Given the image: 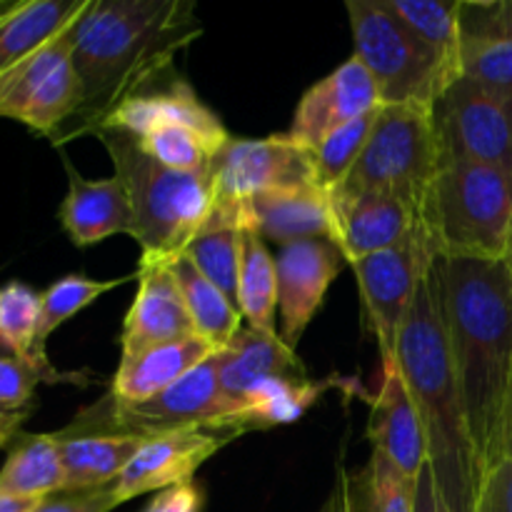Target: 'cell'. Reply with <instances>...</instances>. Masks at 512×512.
<instances>
[{"instance_id":"ba28073f","label":"cell","mask_w":512,"mask_h":512,"mask_svg":"<svg viewBox=\"0 0 512 512\" xmlns=\"http://www.w3.org/2000/svg\"><path fill=\"white\" fill-rule=\"evenodd\" d=\"M355 55L363 60L378 88L380 105L433 108L453 80L433 53L385 8L383 0L345 3Z\"/></svg>"},{"instance_id":"9c48e42d","label":"cell","mask_w":512,"mask_h":512,"mask_svg":"<svg viewBox=\"0 0 512 512\" xmlns=\"http://www.w3.org/2000/svg\"><path fill=\"white\" fill-rule=\"evenodd\" d=\"M438 170L440 153L430 108L383 105L363 155L338 188L398 195L420 218L425 193Z\"/></svg>"},{"instance_id":"2e32d148","label":"cell","mask_w":512,"mask_h":512,"mask_svg":"<svg viewBox=\"0 0 512 512\" xmlns=\"http://www.w3.org/2000/svg\"><path fill=\"white\" fill-rule=\"evenodd\" d=\"M378 108L383 105L375 80L370 78L363 60L350 55L333 73L305 90L285 135L300 148L315 150L330 133Z\"/></svg>"},{"instance_id":"b9f144b4","label":"cell","mask_w":512,"mask_h":512,"mask_svg":"<svg viewBox=\"0 0 512 512\" xmlns=\"http://www.w3.org/2000/svg\"><path fill=\"white\" fill-rule=\"evenodd\" d=\"M415 512H450L445 500L440 498L438 485H435V478L428 465L423 468L418 485H415Z\"/></svg>"},{"instance_id":"d6986e66","label":"cell","mask_w":512,"mask_h":512,"mask_svg":"<svg viewBox=\"0 0 512 512\" xmlns=\"http://www.w3.org/2000/svg\"><path fill=\"white\" fill-rule=\"evenodd\" d=\"M368 438L375 453L383 455L410 480H418L428 465L423 425L395 360L383 363L378 395L370 403Z\"/></svg>"},{"instance_id":"ab89813d","label":"cell","mask_w":512,"mask_h":512,"mask_svg":"<svg viewBox=\"0 0 512 512\" xmlns=\"http://www.w3.org/2000/svg\"><path fill=\"white\" fill-rule=\"evenodd\" d=\"M205 493L195 480L183 485H173L153 495L143 512H203Z\"/></svg>"},{"instance_id":"ac0fdd59","label":"cell","mask_w":512,"mask_h":512,"mask_svg":"<svg viewBox=\"0 0 512 512\" xmlns=\"http://www.w3.org/2000/svg\"><path fill=\"white\" fill-rule=\"evenodd\" d=\"M135 278L138 293L120 330V358L198 335L170 263H138Z\"/></svg>"},{"instance_id":"603a6c76","label":"cell","mask_w":512,"mask_h":512,"mask_svg":"<svg viewBox=\"0 0 512 512\" xmlns=\"http://www.w3.org/2000/svg\"><path fill=\"white\" fill-rule=\"evenodd\" d=\"M220 390L233 408L238 428V415L243 400L260 388L263 383L275 378L305 380L308 370L300 363L298 350L288 348L280 335L260 333V330L243 325L233 343L220 350ZM240 430V428H238Z\"/></svg>"},{"instance_id":"277c9868","label":"cell","mask_w":512,"mask_h":512,"mask_svg":"<svg viewBox=\"0 0 512 512\" xmlns=\"http://www.w3.org/2000/svg\"><path fill=\"white\" fill-rule=\"evenodd\" d=\"M95 138L105 145L115 175L130 195L140 263L180 258L210 218L215 203L213 170L183 173L165 168L140 148L133 135L118 128L98 130Z\"/></svg>"},{"instance_id":"681fc988","label":"cell","mask_w":512,"mask_h":512,"mask_svg":"<svg viewBox=\"0 0 512 512\" xmlns=\"http://www.w3.org/2000/svg\"><path fill=\"white\" fill-rule=\"evenodd\" d=\"M0 18H3V15H0Z\"/></svg>"},{"instance_id":"74e56055","label":"cell","mask_w":512,"mask_h":512,"mask_svg":"<svg viewBox=\"0 0 512 512\" xmlns=\"http://www.w3.org/2000/svg\"><path fill=\"white\" fill-rule=\"evenodd\" d=\"M115 498V483L98 490H85V493H58L53 498H45L35 512H110L118 508Z\"/></svg>"},{"instance_id":"f546056e","label":"cell","mask_w":512,"mask_h":512,"mask_svg":"<svg viewBox=\"0 0 512 512\" xmlns=\"http://www.w3.org/2000/svg\"><path fill=\"white\" fill-rule=\"evenodd\" d=\"M333 388V380H293L275 378L255 388L240 405L238 428L243 433L248 430H265L273 425H288L303 418L315 403L325 395V390Z\"/></svg>"},{"instance_id":"ffe728a7","label":"cell","mask_w":512,"mask_h":512,"mask_svg":"<svg viewBox=\"0 0 512 512\" xmlns=\"http://www.w3.org/2000/svg\"><path fill=\"white\" fill-rule=\"evenodd\" d=\"M460 75L512 90V0H460Z\"/></svg>"},{"instance_id":"8fae6325","label":"cell","mask_w":512,"mask_h":512,"mask_svg":"<svg viewBox=\"0 0 512 512\" xmlns=\"http://www.w3.org/2000/svg\"><path fill=\"white\" fill-rule=\"evenodd\" d=\"M435 258L438 255L418 223L403 243L350 263L358 280L365 325L378 340L383 363L395 360L405 315Z\"/></svg>"},{"instance_id":"4316f807","label":"cell","mask_w":512,"mask_h":512,"mask_svg":"<svg viewBox=\"0 0 512 512\" xmlns=\"http://www.w3.org/2000/svg\"><path fill=\"white\" fill-rule=\"evenodd\" d=\"M0 493L38 500L65 493V470L55 433L20 430L15 435L0 468Z\"/></svg>"},{"instance_id":"3957f363","label":"cell","mask_w":512,"mask_h":512,"mask_svg":"<svg viewBox=\"0 0 512 512\" xmlns=\"http://www.w3.org/2000/svg\"><path fill=\"white\" fill-rule=\"evenodd\" d=\"M395 363L408 383L428 445V468L450 512H478L483 468L470 435L463 393L440 305L435 260L398 335Z\"/></svg>"},{"instance_id":"7a4b0ae2","label":"cell","mask_w":512,"mask_h":512,"mask_svg":"<svg viewBox=\"0 0 512 512\" xmlns=\"http://www.w3.org/2000/svg\"><path fill=\"white\" fill-rule=\"evenodd\" d=\"M450 355L483 475L512 445V275L505 258H435Z\"/></svg>"},{"instance_id":"7dc6e473","label":"cell","mask_w":512,"mask_h":512,"mask_svg":"<svg viewBox=\"0 0 512 512\" xmlns=\"http://www.w3.org/2000/svg\"><path fill=\"white\" fill-rule=\"evenodd\" d=\"M323 512H333V505H330V500H328V505L323 508Z\"/></svg>"},{"instance_id":"f35d334b","label":"cell","mask_w":512,"mask_h":512,"mask_svg":"<svg viewBox=\"0 0 512 512\" xmlns=\"http://www.w3.org/2000/svg\"><path fill=\"white\" fill-rule=\"evenodd\" d=\"M478 512H512V458L485 473Z\"/></svg>"},{"instance_id":"d4e9b609","label":"cell","mask_w":512,"mask_h":512,"mask_svg":"<svg viewBox=\"0 0 512 512\" xmlns=\"http://www.w3.org/2000/svg\"><path fill=\"white\" fill-rule=\"evenodd\" d=\"M55 440L65 470V493H85L115 483L148 438L58 430Z\"/></svg>"},{"instance_id":"83f0119b","label":"cell","mask_w":512,"mask_h":512,"mask_svg":"<svg viewBox=\"0 0 512 512\" xmlns=\"http://www.w3.org/2000/svg\"><path fill=\"white\" fill-rule=\"evenodd\" d=\"M170 270H173L175 283L183 293L195 333L213 343L218 350L228 348L245 325L240 310L185 255L170 260Z\"/></svg>"},{"instance_id":"cb8c5ba5","label":"cell","mask_w":512,"mask_h":512,"mask_svg":"<svg viewBox=\"0 0 512 512\" xmlns=\"http://www.w3.org/2000/svg\"><path fill=\"white\" fill-rule=\"evenodd\" d=\"M218 353L213 343H208L200 335L173 343L155 345L143 350L133 358H120L118 370L110 383V398L123 405L143 403L155 398L158 393L168 390L180 378L203 365L205 360Z\"/></svg>"},{"instance_id":"1f68e13d","label":"cell","mask_w":512,"mask_h":512,"mask_svg":"<svg viewBox=\"0 0 512 512\" xmlns=\"http://www.w3.org/2000/svg\"><path fill=\"white\" fill-rule=\"evenodd\" d=\"M245 235L248 230L208 220L183 253L235 308H238V280L245 253Z\"/></svg>"},{"instance_id":"d590c367","label":"cell","mask_w":512,"mask_h":512,"mask_svg":"<svg viewBox=\"0 0 512 512\" xmlns=\"http://www.w3.org/2000/svg\"><path fill=\"white\" fill-rule=\"evenodd\" d=\"M75 375L48 373L30 360L18 358L0 348V410L5 413H30L35 385L38 383H63Z\"/></svg>"},{"instance_id":"f6af8a7d","label":"cell","mask_w":512,"mask_h":512,"mask_svg":"<svg viewBox=\"0 0 512 512\" xmlns=\"http://www.w3.org/2000/svg\"><path fill=\"white\" fill-rule=\"evenodd\" d=\"M18 3H20V0H0V15L10 13V10H13Z\"/></svg>"},{"instance_id":"7bdbcfd3","label":"cell","mask_w":512,"mask_h":512,"mask_svg":"<svg viewBox=\"0 0 512 512\" xmlns=\"http://www.w3.org/2000/svg\"><path fill=\"white\" fill-rule=\"evenodd\" d=\"M30 413H5L0 410V448L13 443L15 435L23 428V420H28Z\"/></svg>"},{"instance_id":"5b68a950","label":"cell","mask_w":512,"mask_h":512,"mask_svg":"<svg viewBox=\"0 0 512 512\" xmlns=\"http://www.w3.org/2000/svg\"><path fill=\"white\" fill-rule=\"evenodd\" d=\"M418 223L435 255L505 258L512 233V175L480 163L440 165Z\"/></svg>"},{"instance_id":"60d3db41","label":"cell","mask_w":512,"mask_h":512,"mask_svg":"<svg viewBox=\"0 0 512 512\" xmlns=\"http://www.w3.org/2000/svg\"><path fill=\"white\" fill-rule=\"evenodd\" d=\"M333 512H368V490H365V473H348L345 468L338 470L333 498H330Z\"/></svg>"},{"instance_id":"c3c4849f","label":"cell","mask_w":512,"mask_h":512,"mask_svg":"<svg viewBox=\"0 0 512 512\" xmlns=\"http://www.w3.org/2000/svg\"><path fill=\"white\" fill-rule=\"evenodd\" d=\"M510 458H512V445H510Z\"/></svg>"},{"instance_id":"e0dca14e","label":"cell","mask_w":512,"mask_h":512,"mask_svg":"<svg viewBox=\"0 0 512 512\" xmlns=\"http://www.w3.org/2000/svg\"><path fill=\"white\" fill-rule=\"evenodd\" d=\"M333 218V245L345 260L373 255L403 243L418 225V213L398 195L380 190L335 188L328 193Z\"/></svg>"},{"instance_id":"836d02e7","label":"cell","mask_w":512,"mask_h":512,"mask_svg":"<svg viewBox=\"0 0 512 512\" xmlns=\"http://www.w3.org/2000/svg\"><path fill=\"white\" fill-rule=\"evenodd\" d=\"M135 275L115 280H93L88 275H65V278L55 280L48 290L40 293V330H38V348L45 353V343L50 335L68 323L73 315L93 305L95 300L103 298L110 290L120 288L128 283Z\"/></svg>"},{"instance_id":"9a60e30c","label":"cell","mask_w":512,"mask_h":512,"mask_svg":"<svg viewBox=\"0 0 512 512\" xmlns=\"http://www.w3.org/2000/svg\"><path fill=\"white\" fill-rule=\"evenodd\" d=\"M238 435L243 433L240 430L195 428L148 438L133 455L128 468L115 480V498L123 505L140 495L160 493L173 485L190 483L200 465Z\"/></svg>"},{"instance_id":"8d00e7d4","label":"cell","mask_w":512,"mask_h":512,"mask_svg":"<svg viewBox=\"0 0 512 512\" xmlns=\"http://www.w3.org/2000/svg\"><path fill=\"white\" fill-rule=\"evenodd\" d=\"M363 473L365 490H368V512H415L418 480H410L375 450Z\"/></svg>"},{"instance_id":"7c38bea8","label":"cell","mask_w":512,"mask_h":512,"mask_svg":"<svg viewBox=\"0 0 512 512\" xmlns=\"http://www.w3.org/2000/svg\"><path fill=\"white\" fill-rule=\"evenodd\" d=\"M70 25L0 75V118L23 123L48 140L73 118L80 105V83L70 53Z\"/></svg>"},{"instance_id":"484cf974","label":"cell","mask_w":512,"mask_h":512,"mask_svg":"<svg viewBox=\"0 0 512 512\" xmlns=\"http://www.w3.org/2000/svg\"><path fill=\"white\" fill-rule=\"evenodd\" d=\"M88 0H20L0 18V75L63 33Z\"/></svg>"},{"instance_id":"8992f818","label":"cell","mask_w":512,"mask_h":512,"mask_svg":"<svg viewBox=\"0 0 512 512\" xmlns=\"http://www.w3.org/2000/svg\"><path fill=\"white\" fill-rule=\"evenodd\" d=\"M103 128L125 130L150 158L183 173L213 170L218 153L233 138L185 80L125 100Z\"/></svg>"},{"instance_id":"bcb514c9","label":"cell","mask_w":512,"mask_h":512,"mask_svg":"<svg viewBox=\"0 0 512 512\" xmlns=\"http://www.w3.org/2000/svg\"><path fill=\"white\" fill-rule=\"evenodd\" d=\"M505 263H508L510 275H512V233H510V243H508V253H505Z\"/></svg>"},{"instance_id":"44dd1931","label":"cell","mask_w":512,"mask_h":512,"mask_svg":"<svg viewBox=\"0 0 512 512\" xmlns=\"http://www.w3.org/2000/svg\"><path fill=\"white\" fill-rule=\"evenodd\" d=\"M68 193L60 203L58 220L75 248H90L110 235L125 233L133 238L135 213L130 195L118 175L88 180L65 160Z\"/></svg>"},{"instance_id":"5bb4252c","label":"cell","mask_w":512,"mask_h":512,"mask_svg":"<svg viewBox=\"0 0 512 512\" xmlns=\"http://www.w3.org/2000/svg\"><path fill=\"white\" fill-rule=\"evenodd\" d=\"M345 265L348 260L330 240H298L278 248V335L288 348L298 350L300 338Z\"/></svg>"},{"instance_id":"e575fe53","label":"cell","mask_w":512,"mask_h":512,"mask_svg":"<svg viewBox=\"0 0 512 512\" xmlns=\"http://www.w3.org/2000/svg\"><path fill=\"white\" fill-rule=\"evenodd\" d=\"M378 110L338 128L313 150L315 173H318L320 188L330 193V190L338 188L348 178L350 170L355 168V163L363 155L365 145H368L375 118H378Z\"/></svg>"},{"instance_id":"52a82bcc","label":"cell","mask_w":512,"mask_h":512,"mask_svg":"<svg viewBox=\"0 0 512 512\" xmlns=\"http://www.w3.org/2000/svg\"><path fill=\"white\" fill-rule=\"evenodd\" d=\"M218 373L220 350L155 398L133 405L105 398L93 408H85L83 413L75 415L73 423L63 430L68 433L140 435V438H155V435L195 428L238 430L233 425V408L220 390Z\"/></svg>"},{"instance_id":"7402d4cb","label":"cell","mask_w":512,"mask_h":512,"mask_svg":"<svg viewBox=\"0 0 512 512\" xmlns=\"http://www.w3.org/2000/svg\"><path fill=\"white\" fill-rule=\"evenodd\" d=\"M248 233L260 235L275 245H290L298 240H330L333 243V218H330L328 190L320 185L285 188L258 193L243 200Z\"/></svg>"},{"instance_id":"d6a6232c","label":"cell","mask_w":512,"mask_h":512,"mask_svg":"<svg viewBox=\"0 0 512 512\" xmlns=\"http://www.w3.org/2000/svg\"><path fill=\"white\" fill-rule=\"evenodd\" d=\"M40 293L23 280L0 285V348L18 358L30 360L48 373H58L50 365L48 353L38 348Z\"/></svg>"},{"instance_id":"6da1fadb","label":"cell","mask_w":512,"mask_h":512,"mask_svg":"<svg viewBox=\"0 0 512 512\" xmlns=\"http://www.w3.org/2000/svg\"><path fill=\"white\" fill-rule=\"evenodd\" d=\"M200 33L193 0H88L70 25L80 105L53 145L95 135L125 100L153 90Z\"/></svg>"},{"instance_id":"ee69618b","label":"cell","mask_w":512,"mask_h":512,"mask_svg":"<svg viewBox=\"0 0 512 512\" xmlns=\"http://www.w3.org/2000/svg\"><path fill=\"white\" fill-rule=\"evenodd\" d=\"M43 505L38 498H20V495L0 493V512H35Z\"/></svg>"},{"instance_id":"4dcf8cb0","label":"cell","mask_w":512,"mask_h":512,"mask_svg":"<svg viewBox=\"0 0 512 512\" xmlns=\"http://www.w3.org/2000/svg\"><path fill=\"white\" fill-rule=\"evenodd\" d=\"M238 308L245 325L278 335V273L275 255L260 235H245L243 265L238 280Z\"/></svg>"},{"instance_id":"f1b7e54d","label":"cell","mask_w":512,"mask_h":512,"mask_svg":"<svg viewBox=\"0 0 512 512\" xmlns=\"http://www.w3.org/2000/svg\"><path fill=\"white\" fill-rule=\"evenodd\" d=\"M385 8L438 58L450 80L460 75V0H383Z\"/></svg>"},{"instance_id":"30bf717a","label":"cell","mask_w":512,"mask_h":512,"mask_svg":"<svg viewBox=\"0 0 512 512\" xmlns=\"http://www.w3.org/2000/svg\"><path fill=\"white\" fill-rule=\"evenodd\" d=\"M440 165L480 163L512 175V90L458 78L430 108Z\"/></svg>"},{"instance_id":"4fadbf2b","label":"cell","mask_w":512,"mask_h":512,"mask_svg":"<svg viewBox=\"0 0 512 512\" xmlns=\"http://www.w3.org/2000/svg\"><path fill=\"white\" fill-rule=\"evenodd\" d=\"M215 200L243 203L258 193L320 185L313 150L288 135L230 138L213 163Z\"/></svg>"}]
</instances>
